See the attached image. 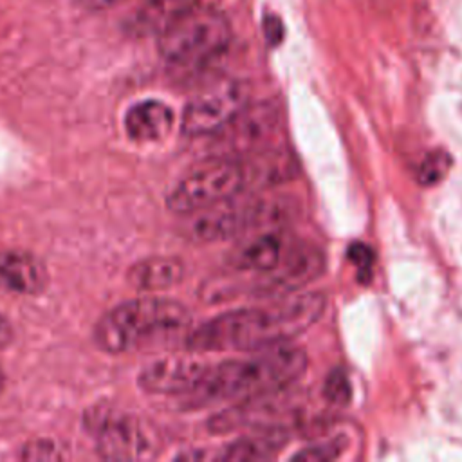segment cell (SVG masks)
Segmentation results:
<instances>
[{"mask_svg":"<svg viewBox=\"0 0 462 462\" xmlns=\"http://www.w3.org/2000/svg\"><path fill=\"white\" fill-rule=\"evenodd\" d=\"M321 292H291L263 305L218 314L188 332L186 345L195 352L260 350L289 343L323 314Z\"/></svg>","mask_w":462,"mask_h":462,"instance_id":"1","label":"cell"},{"mask_svg":"<svg viewBox=\"0 0 462 462\" xmlns=\"http://www.w3.org/2000/svg\"><path fill=\"white\" fill-rule=\"evenodd\" d=\"M305 368L307 354L291 343L260 348L251 357L211 365L202 383L186 393V402L195 406L215 401H256L285 390Z\"/></svg>","mask_w":462,"mask_h":462,"instance_id":"2","label":"cell"},{"mask_svg":"<svg viewBox=\"0 0 462 462\" xmlns=\"http://www.w3.org/2000/svg\"><path fill=\"white\" fill-rule=\"evenodd\" d=\"M189 310L166 298H135L110 309L96 323L92 339L103 352L121 354L168 343L191 330Z\"/></svg>","mask_w":462,"mask_h":462,"instance_id":"3","label":"cell"},{"mask_svg":"<svg viewBox=\"0 0 462 462\" xmlns=\"http://www.w3.org/2000/svg\"><path fill=\"white\" fill-rule=\"evenodd\" d=\"M231 42L227 18L209 5L195 4L159 31V52L177 69H199L222 56Z\"/></svg>","mask_w":462,"mask_h":462,"instance_id":"4","label":"cell"},{"mask_svg":"<svg viewBox=\"0 0 462 462\" xmlns=\"http://www.w3.org/2000/svg\"><path fill=\"white\" fill-rule=\"evenodd\" d=\"M245 188L242 159L211 155L188 168L166 195V206L177 215H189L235 199Z\"/></svg>","mask_w":462,"mask_h":462,"instance_id":"5","label":"cell"},{"mask_svg":"<svg viewBox=\"0 0 462 462\" xmlns=\"http://www.w3.org/2000/svg\"><path fill=\"white\" fill-rule=\"evenodd\" d=\"M249 105L247 83L220 78L199 90L184 106L180 128L189 137L217 134Z\"/></svg>","mask_w":462,"mask_h":462,"instance_id":"6","label":"cell"},{"mask_svg":"<svg viewBox=\"0 0 462 462\" xmlns=\"http://www.w3.org/2000/svg\"><path fill=\"white\" fill-rule=\"evenodd\" d=\"M87 424L103 458L137 460L153 457L152 437L132 415L116 410H92V415L87 417Z\"/></svg>","mask_w":462,"mask_h":462,"instance_id":"7","label":"cell"},{"mask_svg":"<svg viewBox=\"0 0 462 462\" xmlns=\"http://www.w3.org/2000/svg\"><path fill=\"white\" fill-rule=\"evenodd\" d=\"M280 119V110L274 103L247 105L233 121L217 132L220 134L218 143L226 144L218 153L247 159L274 146Z\"/></svg>","mask_w":462,"mask_h":462,"instance_id":"8","label":"cell"},{"mask_svg":"<svg viewBox=\"0 0 462 462\" xmlns=\"http://www.w3.org/2000/svg\"><path fill=\"white\" fill-rule=\"evenodd\" d=\"M184 217L180 231L188 240L200 244L229 240L249 227H256V200L238 204L235 199H229Z\"/></svg>","mask_w":462,"mask_h":462,"instance_id":"9","label":"cell"},{"mask_svg":"<svg viewBox=\"0 0 462 462\" xmlns=\"http://www.w3.org/2000/svg\"><path fill=\"white\" fill-rule=\"evenodd\" d=\"M209 366V363L197 357L166 356L143 366L137 384L146 393L186 395L202 383Z\"/></svg>","mask_w":462,"mask_h":462,"instance_id":"10","label":"cell"},{"mask_svg":"<svg viewBox=\"0 0 462 462\" xmlns=\"http://www.w3.org/2000/svg\"><path fill=\"white\" fill-rule=\"evenodd\" d=\"M321 269H323V254L319 249L307 244L292 245L287 249L278 267L267 273L271 274L267 289L274 292H282V296L291 294L305 287L316 276H319Z\"/></svg>","mask_w":462,"mask_h":462,"instance_id":"11","label":"cell"},{"mask_svg":"<svg viewBox=\"0 0 462 462\" xmlns=\"http://www.w3.org/2000/svg\"><path fill=\"white\" fill-rule=\"evenodd\" d=\"M287 242L282 231L267 229L249 235L229 253V265L238 271L251 273H271L278 267L287 253Z\"/></svg>","mask_w":462,"mask_h":462,"instance_id":"12","label":"cell"},{"mask_svg":"<svg viewBox=\"0 0 462 462\" xmlns=\"http://www.w3.org/2000/svg\"><path fill=\"white\" fill-rule=\"evenodd\" d=\"M47 269L34 254L18 249L0 251V289L16 294H38L47 285Z\"/></svg>","mask_w":462,"mask_h":462,"instance_id":"13","label":"cell"},{"mask_svg":"<svg viewBox=\"0 0 462 462\" xmlns=\"http://www.w3.org/2000/svg\"><path fill=\"white\" fill-rule=\"evenodd\" d=\"M173 125V110L157 99L132 105L125 114V130L137 143H153L168 135Z\"/></svg>","mask_w":462,"mask_h":462,"instance_id":"14","label":"cell"},{"mask_svg":"<svg viewBox=\"0 0 462 462\" xmlns=\"http://www.w3.org/2000/svg\"><path fill=\"white\" fill-rule=\"evenodd\" d=\"M184 278V263L175 256H153L135 262L126 274L128 283L144 292L164 291Z\"/></svg>","mask_w":462,"mask_h":462,"instance_id":"15","label":"cell"},{"mask_svg":"<svg viewBox=\"0 0 462 462\" xmlns=\"http://www.w3.org/2000/svg\"><path fill=\"white\" fill-rule=\"evenodd\" d=\"M287 442V433L280 428H273L262 433L242 437L231 442L222 453V460L231 462H251V460H265L274 457V453Z\"/></svg>","mask_w":462,"mask_h":462,"instance_id":"16","label":"cell"},{"mask_svg":"<svg viewBox=\"0 0 462 462\" xmlns=\"http://www.w3.org/2000/svg\"><path fill=\"white\" fill-rule=\"evenodd\" d=\"M449 162L451 161L446 152H442V150L430 152L419 166V171H417L419 182L422 186H433V184L440 182L449 170Z\"/></svg>","mask_w":462,"mask_h":462,"instance_id":"17","label":"cell"},{"mask_svg":"<svg viewBox=\"0 0 462 462\" xmlns=\"http://www.w3.org/2000/svg\"><path fill=\"white\" fill-rule=\"evenodd\" d=\"M323 395L328 402L337 404V406H345L350 402L352 397V388H350V381L345 370L341 368H334L323 384Z\"/></svg>","mask_w":462,"mask_h":462,"instance_id":"18","label":"cell"},{"mask_svg":"<svg viewBox=\"0 0 462 462\" xmlns=\"http://www.w3.org/2000/svg\"><path fill=\"white\" fill-rule=\"evenodd\" d=\"M341 444L337 440L327 442V444H318L312 448H307L300 453H296L292 458L294 460H312V462H321V460H332L341 453Z\"/></svg>","mask_w":462,"mask_h":462,"instance_id":"19","label":"cell"},{"mask_svg":"<svg viewBox=\"0 0 462 462\" xmlns=\"http://www.w3.org/2000/svg\"><path fill=\"white\" fill-rule=\"evenodd\" d=\"M348 260L357 267L359 274H370L374 263V253L365 244H352L346 251Z\"/></svg>","mask_w":462,"mask_h":462,"instance_id":"20","label":"cell"},{"mask_svg":"<svg viewBox=\"0 0 462 462\" xmlns=\"http://www.w3.org/2000/svg\"><path fill=\"white\" fill-rule=\"evenodd\" d=\"M23 458L27 460H51V458H60L58 448L51 440H36L31 446H25Z\"/></svg>","mask_w":462,"mask_h":462,"instance_id":"21","label":"cell"},{"mask_svg":"<svg viewBox=\"0 0 462 462\" xmlns=\"http://www.w3.org/2000/svg\"><path fill=\"white\" fill-rule=\"evenodd\" d=\"M265 34H267L269 43H271V45H276V43L282 40V34H283L280 20H276V18H267V20H265Z\"/></svg>","mask_w":462,"mask_h":462,"instance_id":"22","label":"cell"},{"mask_svg":"<svg viewBox=\"0 0 462 462\" xmlns=\"http://www.w3.org/2000/svg\"><path fill=\"white\" fill-rule=\"evenodd\" d=\"M13 341V328L5 316L0 314V350L5 348Z\"/></svg>","mask_w":462,"mask_h":462,"instance_id":"23","label":"cell"},{"mask_svg":"<svg viewBox=\"0 0 462 462\" xmlns=\"http://www.w3.org/2000/svg\"><path fill=\"white\" fill-rule=\"evenodd\" d=\"M92 7H114L121 2H126V0H87Z\"/></svg>","mask_w":462,"mask_h":462,"instance_id":"24","label":"cell"},{"mask_svg":"<svg viewBox=\"0 0 462 462\" xmlns=\"http://www.w3.org/2000/svg\"><path fill=\"white\" fill-rule=\"evenodd\" d=\"M4 386H5V374H4V372H2V368H0V393H2Z\"/></svg>","mask_w":462,"mask_h":462,"instance_id":"25","label":"cell"}]
</instances>
